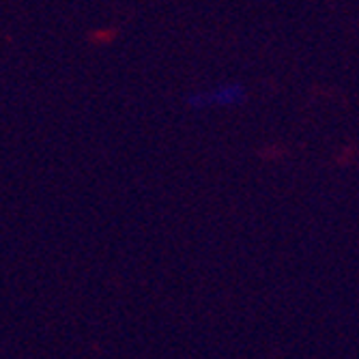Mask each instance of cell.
Masks as SVG:
<instances>
[{
    "label": "cell",
    "instance_id": "obj_1",
    "mask_svg": "<svg viewBox=\"0 0 359 359\" xmlns=\"http://www.w3.org/2000/svg\"><path fill=\"white\" fill-rule=\"evenodd\" d=\"M245 100V90L241 84H224L213 88L211 93H201L189 97V106L194 108H209V106H235Z\"/></svg>",
    "mask_w": 359,
    "mask_h": 359
}]
</instances>
